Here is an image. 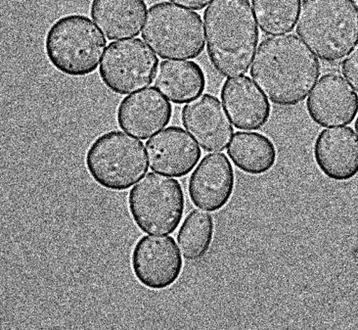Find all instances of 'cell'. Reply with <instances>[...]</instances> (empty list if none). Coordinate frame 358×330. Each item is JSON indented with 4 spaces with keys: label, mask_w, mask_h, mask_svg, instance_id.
Listing matches in <instances>:
<instances>
[{
    "label": "cell",
    "mask_w": 358,
    "mask_h": 330,
    "mask_svg": "<svg viewBox=\"0 0 358 330\" xmlns=\"http://www.w3.org/2000/svg\"><path fill=\"white\" fill-rule=\"evenodd\" d=\"M255 16L262 33L283 34L295 28L301 0H252Z\"/></svg>",
    "instance_id": "44dd1931"
},
{
    "label": "cell",
    "mask_w": 358,
    "mask_h": 330,
    "mask_svg": "<svg viewBox=\"0 0 358 330\" xmlns=\"http://www.w3.org/2000/svg\"><path fill=\"white\" fill-rule=\"evenodd\" d=\"M173 106L156 88L124 97L117 108V124L124 132L139 139L156 135L171 122Z\"/></svg>",
    "instance_id": "4fadbf2b"
},
{
    "label": "cell",
    "mask_w": 358,
    "mask_h": 330,
    "mask_svg": "<svg viewBox=\"0 0 358 330\" xmlns=\"http://www.w3.org/2000/svg\"><path fill=\"white\" fill-rule=\"evenodd\" d=\"M181 120L191 137L207 152L227 149L234 134L222 102L208 93L184 106Z\"/></svg>",
    "instance_id": "8fae6325"
},
{
    "label": "cell",
    "mask_w": 358,
    "mask_h": 330,
    "mask_svg": "<svg viewBox=\"0 0 358 330\" xmlns=\"http://www.w3.org/2000/svg\"><path fill=\"white\" fill-rule=\"evenodd\" d=\"M207 51L222 77L248 73L259 33L249 0H213L203 13Z\"/></svg>",
    "instance_id": "7a4b0ae2"
},
{
    "label": "cell",
    "mask_w": 358,
    "mask_h": 330,
    "mask_svg": "<svg viewBox=\"0 0 358 330\" xmlns=\"http://www.w3.org/2000/svg\"><path fill=\"white\" fill-rule=\"evenodd\" d=\"M85 165L93 181L112 191H127L148 171L143 142L120 130L98 137L87 150Z\"/></svg>",
    "instance_id": "5b68a950"
},
{
    "label": "cell",
    "mask_w": 358,
    "mask_h": 330,
    "mask_svg": "<svg viewBox=\"0 0 358 330\" xmlns=\"http://www.w3.org/2000/svg\"><path fill=\"white\" fill-rule=\"evenodd\" d=\"M310 119L320 127H343L354 122L358 113V95L337 73L322 76L306 101Z\"/></svg>",
    "instance_id": "30bf717a"
},
{
    "label": "cell",
    "mask_w": 358,
    "mask_h": 330,
    "mask_svg": "<svg viewBox=\"0 0 358 330\" xmlns=\"http://www.w3.org/2000/svg\"><path fill=\"white\" fill-rule=\"evenodd\" d=\"M158 67L159 58L143 41L126 39L108 46L99 75L108 90L126 95L150 85Z\"/></svg>",
    "instance_id": "ba28073f"
},
{
    "label": "cell",
    "mask_w": 358,
    "mask_h": 330,
    "mask_svg": "<svg viewBox=\"0 0 358 330\" xmlns=\"http://www.w3.org/2000/svg\"><path fill=\"white\" fill-rule=\"evenodd\" d=\"M146 12L144 0H92L90 5L93 21L110 41L138 36Z\"/></svg>",
    "instance_id": "e0dca14e"
},
{
    "label": "cell",
    "mask_w": 358,
    "mask_h": 330,
    "mask_svg": "<svg viewBox=\"0 0 358 330\" xmlns=\"http://www.w3.org/2000/svg\"><path fill=\"white\" fill-rule=\"evenodd\" d=\"M152 171L166 176H187L197 166L202 151L183 129L170 127L162 130L146 144Z\"/></svg>",
    "instance_id": "5bb4252c"
},
{
    "label": "cell",
    "mask_w": 358,
    "mask_h": 330,
    "mask_svg": "<svg viewBox=\"0 0 358 330\" xmlns=\"http://www.w3.org/2000/svg\"><path fill=\"white\" fill-rule=\"evenodd\" d=\"M320 62L295 34H280L262 41L251 77L273 104L298 105L308 97L320 76Z\"/></svg>",
    "instance_id": "6da1fadb"
},
{
    "label": "cell",
    "mask_w": 358,
    "mask_h": 330,
    "mask_svg": "<svg viewBox=\"0 0 358 330\" xmlns=\"http://www.w3.org/2000/svg\"><path fill=\"white\" fill-rule=\"evenodd\" d=\"M320 172L334 181H348L358 174V139L350 127L323 130L313 146Z\"/></svg>",
    "instance_id": "9a60e30c"
},
{
    "label": "cell",
    "mask_w": 358,
    "mask_h": 330,
    "mask_svg": "<svg viewBox=\"0 0 358 330\" xmlns=\"http://www.w3.org/2000/svg\"><path fill=\"white\" fill-rule=\"evenodd\" d=\"M296 34L321 60L338 62L358 44V6L352 0H303Z\"/></svg>",
    "instance_id": "3957f363"
},
{
    "label": "cell",
    "mask_w": 358,
    "mask_h": 330,
    "mask_svg": "<svg viewBox=\"0 0 358 330\" xmlns=\"http://www.w3.org/2000/svg\"><path fill=\"white\" fill-rule=\"evenodd\" d=\"M173 4L180 5L185 8L192 10H202L210 4L212 0H170Z\"/></svg>",
    "instance_id": "603a6c76"
},
{
    "label": "cell",
    "mask_w": 358,
    "mask_h": 330,
    "mask_svg": "<svg viewBox=\"0 0 358 330\" xmlns=\"http://www.w3.org/2000/svg\"><path fill=\"white\" fill-rule=\"evenodd\" d=\"M141 36L163 59L197 58L205 49V31L200 15L170 2L152 5Z\"/></svg>",
    "instance_id": "8992f818"
},
{
    "label": "cell",
    "mask_w": 358,
    "mask_h": 330,
    "mask_svg": "<svg viewBox=\"0 0 358 330\" xmlns=\"http://www.w3.org/2000/svg\"><path fill=\"white\" fill-rule=\"evenodd\" d=\"M227 154L238 169L252 176L266 174L277 160L275 145L259 132H236L228 146Z\"/></svg>",
    "instance_id": "d6986e66"
},
{
    "label": "cell",
    "mask_w": 358,
    "mask_h": 330,
    "mask_svg": "<svg viewBox=\"0 0 358 330\" xmlns=\"http://www.w3.org/2000/svg\"><path fill=\"white\" fill-rule=\"evenodd\" d=\"M355 130H357V134L358 135V117L357 121H355Z\"/></svg>",
    "instance_id": "cb8c5ba5"
},
{
    "label": "cell",
    "mask_w": 358,
    "mask_h": 330,
    "mask_svg": "<svg viewBox=\"0 0 358 330\" xmlns=\"http://www.w3.org/2000/svg\"><path fill=\"white\" fill-rule=\"evenodd\" d=\"M171 236H143L131 253V268L141 285L163 290L175 284L183 268L182 256Z\"/></svg>",
    "instance_id": "9c48e42d"
},
{
    "label": "cell",
    "mask_w": 358,
    "mask_h": 330,
    "mask_svg": "<svg viewBox=\"0 0 358 330\" xmlns=\"http://www.w3.org/2000/svg\"><path fill=\"white\" fill-rule=\"evenodd\" d=\"M107 41L85 15L61 17L49 28L44 49L49 62L70 77L92 75L99 66Z\"/></svg>",
    "instance_id": "277c9868"
},
{
    "label": "cell",
    "mask_w": 358,
    "mask_h": 330,
    "mask_svg": "<svg viewBox=\"0 0 358 330\" xmlns=\"http://www.w3.org/2000/svg\"><path fill=\"white\" fill-rule=\"evenodd\" d=\"M342 71L348 82L358 92V44L343 61Z\"/></svg>",
    "instance_id": "7402d4cb"
},
{
    "label": "cell",
    "mask_w": 358,
    "mask_h": 330,
    "mask_svg": "<svg viewBox=\"0 0 358 330\" xmlns=\"http://www.w3.org/2000/svg\"><path fill=\"white\" fill-rule=\"evenodd\" d=\"M129 209L137 228L147 235H171L182 221L185 198L178 181L149 172L129 192Z\"/></svg>",
    "instance_id": "52a82bcc"
},
{
    "label": "cell",
    "mask_w": 358,
    "mask_h": 330,
    "mask_svg": "<svg viewBox=\"0 0 358 330\" xmlns=\"http://www.w3.org/2000/svg\"><path fill=\"white\" fill-rule=\"evenodd\" d=\"M215 221L210 214L193 210L183 221L178 231V242L183 257L199 261L205 257L212 245Z\"/></svg>",
    "instance_id": "ffe728a7"
},
{
    "label": "cell",
    "mask_w": 358,
    "mask_h": 330,
    "mask_svg": "<svg viewBox=\"0 0 358 330\" xmlns=\"http://www.w3.org/2000/svg\"><path fill=\"white\" fill-rule=\"evenodd\" d=\"M155 88L175 104H185L200 97L207 81L201 66L193 61H163L154 78Z\"/></svg>",
    "instance_id": "ac0fdd59"
},
{
    "label": "cell",
    "mask_w": 358,
    "mask_h": 330,
    "mask_svg": "<svg viewBox=\"0 0 358 330\" xmlns=\"http://www.w3.org/2000/svg\"><path fill=\"white\" fill-rule=\"evenodd\" d=\"M223 106L236 129L257 130L268 122L271 106L264 92L247 76L227 78L222 92Z\"/></svg>",
    "instance_id": "2e32d148"
},
{
    "label": "cell",
    "mask_w": 358,
    "mask_h": 330,
    "mask_svg": "<svg viewBox=\"0 0 358 330\" xmlns=\"http://www.w3.org/2000/svg\"><path fill=\"white\" fill-rule=\"evenodd\" d=\"M234 187V170L227 155L208 154L191 174L189 196L199 209L217 212L227 205Z\"/></svg>",
    "instance_id": "7c38bea8"
}]
</instances>
